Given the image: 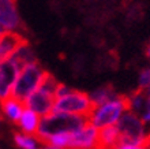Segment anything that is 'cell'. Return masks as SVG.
Segmentation results:
<instances>
[{
    "mask_svg": "<svg viewBox=\"0 0 150 149\" xmlns=\"http://www.w3.org/2000/svg\"><path fill=\"white\" fill-rule=\"evenodd\" d=\"M120 144V133L116 125L100 129L98 149H115Z\"/></svg>",
    "mask_w": 150,
    "mask_h": 149,
    "instance_id": "obj_13",
    "label": "cell"
},
{
    "mask_svg": "<svg viewBox=\"0 0 150 149\" xmlns=\"http://www.w3.org/2000/svg\"><path fill=\"white\" fill-rule=\"evenodd\" d=\"M1 118H3V116H1V112H0V122H1Z\"/></svg>",
    "mask_w": 150,
    "mask_h": 149,
    "instance_id": "obj_25",
    "label": "cell"
},
{
    "mask_svg": "<svg viewBox=\"0 0 150 149\" xmlns=\"http://www.w3.org/2000/svg\"><path fill=\"white\" fill-rule=\"evenodd\" d=\"M19 70L21 68L11 59L0 60V103L11 97L12 88Z\"/></svg>",
    "mask_w": 150,
    "mask_h": 149,
    "instance_id": "obj_8",
    "label": "cell"
},
{
    "mask_svg": "<svg viewBox=\"0 0 150 149\" xmlns=\"http://www.w3.org/2000/svg\"><path fill=\"white\" fill-rule=\"evenodd\" d=\"M25 110V104L23 101H19L11 96V97L6 98L4 101L0 103V112L6 120H8L10 123L16 125L19 120L21 115Z\"/></svg>",
    "mask_w": 150,
    "mask_h": 149,
    "instance_id": "obj_11",
    "label": "cell"
},
{
    "mask_svg": "<svg viewBox=\"0 0 150 149\" xmlns=\"http://www.w3.org/2000/svg\"><path fill=\"white\" fill-rule=\"evenodd\" d=\"M42 149H66V148H57V146L49 145V144H44V148Z\"/></svg>",
    "mask_w": 150,
    "mask_h": 149,
    "instance_id": "obj_21",
    "label": "cell"
},
{
    "mask_svg": "<svg viewBox=\"0 0 150 149\" xmlns=\"http://www.w3.org/2000/svg\"><path fill=\"white\" fill-rule=\"evenodd\" d=\"M14 144L18 149H34L40 145V140L34 134H28L23 131H16L14 133Z\"/></svg>",
    "mask_w": 150,
    "mask_h": 149,
    "instance_id": "obj_17",
    "label": "cell"
},
{
    "mask_svg": "<svg viewBox=\"0 0 150 149\" xmlns=\"http://www.w3.org/2000/svg\"><path fill=\"white\" fill-rule=\"evenodd\" d=\"M145 145L147 146V149H150V131L147 133V137H146V141H145Z\"/></svg>",
    "mask_w": 150,
    "mask_h": 149,
    "instance_id": "obj_22",
    "label": "cell"
},
{
    "mask_svg": "<svg viewBox=\"0 0 150 149\" xmlns=\"http://www.w3.org/2000/svg\"><path fill=\"white\" fill-rule=\"evenodd\" d=\"M45 74L47 71L44 70V67L38 62L22 67L15 79L11 96L19 101H25L33 92H36L40 88Z\"/></svg>",
    "mask_w": 150,
    "mask_h": 149,
    "instance_id": "obj_3",
    "label": "cell"
},
{
    "mask_svg": "<svg viewBox=\"0 0 150 149\" xmlns=\"http://www.w3.org/2000/svg\"><path fill=\"white\" fill-rule=\"evenodd\" d=\"M119 133H120V142L128 144H145L147 137V125L138 114L127 110L120 116L116 123Z\"/></svg>",
    "mask_w": 150,
    "mask_h": 149,
    "instance_id": "obj_5",
    "label": "cell"
},
{
    "mask_svg": "<svg viewBox=\"0 0 150 149\" xmlns=\"http://www.w3.org/2000/svg\"><path fill=\"white\" fill-rule=\"evenodd\" d=\"M4 31H6V30H4V29H3V26H1V25H0V34H3Z\"/></svg>",
    "mask_w": 150,
    "mask_h": 149,
    "instance_id": "obj_24",
    "label": "cell"
},
{
    "mask_svg": "<svg viewBox=\"0 0 150 149\" xmlns=\"http://www.w3.org/2000/svg\"><path fill=\"white\" fill-rule=\"evenodd\" d=\"M10 59L15 63L19 68H22V67L28 66L30 63L37 62V56L36 52H34V48L32 47V44L29 43L28 40H23L19 44V47L15 49V52L11 55Z\"/></svg>",
    "mask_w": 150,
    "mask_h": 149,
    "instance_id": "obj_12",
    "label": "cell"
},
{
    "mask_svg": "<svg viewBox=\"0 0 150 149\" xmlns=\"http://www.w3.org/2000/svg\"><path fill=\"white\" fill-rule=\"evenodd\" d=\"M147 97H149V94H147L146 90L137 89L135 92L127 96V108L141 116L145 107H146Z\"/></svg>",
    "mask_w": 150,
    "mask_h": 149,
    "instance_id": "obj_15",
    "label": "cell"
},
{
    "mask_svg": "<svg viewBox=\"0 0 150 149\" xmlns=\"http://www.w3.org/2000/svg\"><path fill=\"white\" fill-rule=\"evenodd\" d=\"M115 149H147L145 144H128V142H120Z\"/></svg>",
    "mask_w": 150,
    "mask_h": 149,
    "instance_id": "obj_20",
    "label": "cell"
},
{
    "mask_svg": "<svg viewBox=\"0 0 150 149\" xmlns=\"http://www.w3.org/2000/svg\"><path fill=\"white\" fill-rule=\"evenodd\" d=\"M93 107L94 106L91 103L89 93L71 88L66 94L55 98L53 111L70 115H81V116L87 118L90 115Z\"/></svg>",
    "mask_w": 150,
    "mask_h": 149,
    "instance_id": "obj_4",
    "label": "cell"
},
{
    "mask_svg": "<svg viewBox=\"0 0 150 149\" xmlns=\"http://www.w3.org/2000/svg\"><path fill=\"white\" fill-rule=\"evenodd\" d=\"M146 56H147V59L150 60V43L147 44V47H146Z\"/></svg>",
    "mask_w": 150,
    "mask_h": 149,
    "instance_id": "obj_23",
    "label": "cell"
},
{
    "mask_svg": "<svg viewBox=\"0 0 150 149\" xmlns=\"http://www.w3.org/2000/svg\"><path fill=\"white\" fill-rule=\"evenodd\" d=\"M138 89L149 90L150 89V67L141 70L138 77Z\"/></svg>",
    "mask_w": 150,
    "mask_h": 149,
    "instance_id": "obj_18",
    "label": "cell"
},
{
    "mask_svg": "<svg viewBox=\"0 0 150 149\" xmlns=\"http://www.w3.org/2000/svg\"><path fill=\"white\" fill-rule=\"evenodd\" d=\"M0 25L7 31H21L22 19L15 0H0Z\"/></svg>",
    "mask_w": 150,
    "mask_h": 149,
    "instance_id": "obj_9",
    "label": "cell"
},
{
    "mask_svg": "<svg viewBox=\"0 0 150 149\" xmlns=\"http://www.w3.org/2000/svg\"><path fill=\"white\" fill-rule=\"evenodd\" d=\"M55 93H52L51 90L44 89L40 86L36 92H33L26 100L23 101L26 108H30L34 111L40 116H45V115L51 114L53 111L55 106Z\"/></svg>",
    "mask_w": 150,
    "mask_h": 149,
    "instance_id": "obj_7",
    "label": "cell"
},
{
    "mask_svg": "<svg viewBox=\"0 0 150 149\" xmlns=\"http://www.w3.org/2000/svg\"><path fill=\"white\" fill-rule=\"evenodd\" d=\"M98 133L100 129L87 122L81 129L71 133L68 149H98Z\"/></svg>",
    "mask_w": 150,
    "mask_h": 149,
    "instance_id": "obj_6",
    "label": "cell"
},
{
    "mask_svg": "<svg viewBox=\"0 0 150 149\" xmlns=\"http://www.w3.org/2000/svg\"><path fill=\"white\" fill-rule=\"evenodd\" d=\"M87 122L89 120H87L86 116L70 115V114H63V112L52 111L51 114L45 115V116H41L36 135L40 141L44 144L53 134L71 133V131L81 129L82 126L86 125Z\"/></svg>",
    "mask_w": 150,
    "mask_h": 149,
    "instance_id": "obj_1",
    "label": "cell"
},
{
    "mask_svg": "<svg viewBox=\"0 0 150 149\" xmlns=\"http://www.w3.org/2000/svg\"><path fill=\"white\" fill-rule=\"evenodd\" d=\"M34 149H40V148H38V146H37V148H34Z\"/></svg>",
    "mask_w": 150,
    "mask_h": 149,
    "instance_id": "obj_26",
    "label": "cell"
},
{
    "mask_svg": "<svg viewBox=\"0 0 150 149\" xmlns=\"http://www.w3.org/2000/svg\"><path fill=\"white\" fill-rule=\"evenodd\" d=\"M127 110H128L127 108V96L117 94L116 97L93 107L90 115L87 116V120L91 125H94L97 129L113 126L117 123L120 116Z\"/></svg>",
    "mask_w": 150,
    "mask_h": 149,
    "instance_id": "obj_2",
    "label": "cell"
},
{
    "mask_svg": "<svg viewBox=\"0 0 150 149\" xmlns=\"http://www.w3.org/2000/svg\"><path fill=\"white\" fill-rule=\"evenodd\" d=\"M40 119H41V116L38 114H36L30 108L25 107V110L22 112V115H21L16 126H18L19 131H23V133H28V134H34L36 135L37 129H38V125H40Z\"/></svg>",
    "mask_w": 150,
    "mask_h": 149,
    "instance_id": "obj_14",
    "label": "cell"
},
{
    "mask_svg": "<svg viewBox=\"0 0 150 149\" xmlns=\"http://www.w3.org/2000/svg\"><path fill=\"white\" fill-rule=\"evenodd\" d=\"M147 94H149V97H147V103H146V107H145V110H143L142 115H141V118L143 119V122L146 123V125H150V89L146 90Z\"/></svg>",
    "mask_w": 150,
    "mask_h": 149,
    "instance_id": "obj_19",
    "label": "cell"
},
{
    "mask_svg": "<svg viewBox=\"0 0 150 149\" xmlns=\"http://www.w3.org/2000/svg\"><path fill=\"white\" fill-rule=\"evenodd\" d=\"M117 94L119 93L111 85H103V86H100L97 89H94L93 92H90L89 96H90V100L93 103V106H98V104H103V103L116 97Z\"/></svg>",
    "mask_w": 150,
    "mask_h": 149,
    "instance_id": "obj_16",
    "label": "cell"
},
{
    "mask_svg": "<svg viewBox=\"0 0 150 149\" xmlns=\"http://www.w3.org/2000/svg\"><path fill=\"white\" fill-rule=\"evenodd\" d=\"M23 36L21 31H4L0 34V60L10 59L19 44L23 41Z\"/></svg>",
    "mask_w": 150,
    "mask_h": 149,
    "instance_id": "obj_10",
    "label": "cell"
}]
</instances>
